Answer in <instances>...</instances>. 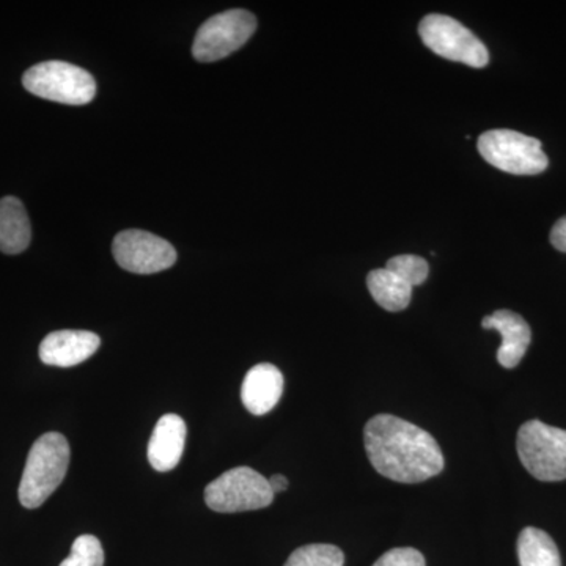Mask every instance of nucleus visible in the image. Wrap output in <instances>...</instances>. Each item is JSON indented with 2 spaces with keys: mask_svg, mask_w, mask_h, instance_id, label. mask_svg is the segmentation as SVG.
I'll return each mask as SVG.
<instances>
[{
  "mask_svg": "<svg viewBox=\"0 0 566 566\" xmlns=\"http://www.w3.org/2000/svg\"><path fill=\"white\" fill-rule=\"evenodd\" d=\"M419 33L424 46L447 61L461 62L472 69H483L490 62L485 44L461 22L446 14L424 17Z\"/></svg>",
  "mask_w": 566,
  "mask_h": 566,
  "instance_id": "0eeeda50",
  "label": "nucleus"
},
{
  "mask_svg": "<svg viewBox=\"0 0 566 566\" xmlns=\"http://www.w3.org/2000/svg\"><path fill=\"white\" fill-rule=\"evenodd\" d=\"M185 420L177 415H166L156 423L148 442V461L158 472H169L180 463L186 446Z\"/></svg>",
  "mask_w": 566,
  "mask_h": 566,
  "instance_id": "f8f14e48",
  "label": "nucleus"
},
{
  "mask_svg": "<svg viewBox=\"0 0 566 566\" xmlns=\"http://www.w3.org/2000/svg\"><path fill=\"white\" fill-rule=\"evenodd\" d=\"M386 270L390 273L398 275L401 281L415 286L422 285L430 274V266H428L427 260L422 256L417 255H397L390 259L386 264Z\"/></svg>",
  "mask_w": 566,
  "mask_h": 566,
  "instance_id": "a211bd4d",
  "label": "nucleus"
},
{
  "mask_svg": "<svg viewBox=\"0 0 566 566\" xmlns=\"http://www.w3.org/2000/svg\"><path fill=\"white\" fill-rule=\"evenodd\" d=\"M517 557L521 566H562L556 543L542 528L526 527L521 532Z\"/></svg>",
  "mask_w": 566,
  "mask_h": 566,
  "instance_id": "dca6fc26",
  "label": "nucleus"
},
{
  "mask_svg": "<svg viewBox=\"0 0 566 566\" xmlns=\"http://www.w3.org/2000/svg\"><path fill=\"white\" fill-rule=\"evenodd\" d=\"M112 253L123 270L134 274L161 273L177 262V251L169 241L144 230L118 233Z\"/></svg>",
  "mask_w": 566,
  "mask_h": 566,
  "instance_id": "1a4fd4ad",
  "label": "nucleus"
},
{
  "mask_svg": "<svg viewBox=\"0 0 566 566\" xmlns=\"http://www.w3.org/2000/svg\"><path fill=\"white\" fill-rule=\"evenodd\" d=\"M374 566H427L422 553L412 547H395L378 558Z\"/></svg>",
  "mask_w": 566,
  "mask_h": 566,
  "instance_id": "aec40b11",
  "label": "nucleus"
},
{
  "mask_svg": "<svg viewBox=\"0 0 566 566\" xmlns=\"http://www.w3.org/2000/svg\"><path fill=\"white\" fill-rule=\"evenodd\" d=\"M102 338L88 331H55L40 345L41 363L52 367H74L98 352Z\"/></svg>",
  "mask_w": 566,
  "mask_h": 566,
  "instance_id": "9d476101",
  "label": "nucleus"
},
{
  "mask_svg": "<svg viewBox=\"0 0 566 566\" xmlns=\"http://www.w3.org/2000/svg\"><path fill=\"white\" fill-rule=\"evenodd\" d=\"M104 551L96 536L81 535L74 539L69 558L61 566H103Z\"/></svg>",
  "mask_w": 566,
  "mask_h": 566,
  "instance_id": "6ab92c4d",
  "label": "nucleus"
},
{
  "mask_svg": "<svg viewBox=\"0 0 566 566\" xmlns=\"http://www.w3.org/2000/svg\"><path fill=\"white\" fill-rule=\"evenodd\" d=\"M273 501L268 479L245 465L223 472L205 488V502L218 513L252 512L266 509Z\"/></svg>",
  "mask_w": 566,
  "mask_h": 566,
  "instance_id": "39448f33",
  "label": "nucleus"
},
{
  "mask_svg": "<svg viewBox=\"0 0 566 566\" xmlns=\"http://www.w3.org/2000/svg\"><path fill=\"white\" fill-rule=\"evenodd\" d=\"M483 329H494L501 334L502 345L497 352L499 364L504 368H515L523 360L532 342V331L523 316L512 311H497L482 322Z\"/></svg>",
  "mask_w": 566,
  "mask_h": 566,
  "instance_id": "9b49d317",
  "label": "nucleus"
},
{
  "mask_svg": "<svg viewBox=\"0 0 566 566\" xmlns=\"http://www.w3.org/2000/svg\"><path fill=\"white\" fill-rule=\"evenodd\" d=\"M368 290L387 312H401L411 303L412 286L389 270H375L367 277Z\"/></svg>",
  "mask_w": 566,
  "mask_h": 566,
  "instance_id": "2eb2a0df",
  "label": "nucleus"
},
{
  "mask_svg": "<svg viewBox=\"0 0 566 566\" xmlns=\"http://www.w3.org/2000/svg\"><path fill=\"white\" fill-rule=\"evenodd\" d=\"M268 482H270V486L271 490H273L274 495L283 493V491H285L290 485L289 479L282 474L271 476V479H268Z\"/></svg>",
  "mask_w": 566,
  "mask_h": 566,
  "instance_id": "4be33fe9",
  "label": "nucleus"
},
{
  "mask_svg": "<svg viewBox=\"0 0 566 566\" xmlns=\"http://www.w3.org/2000/svg\"><path fill=\"white\" fill-rule=\"evenodd\" d=\"M31 240V221L24 205L17 197H3L0 200V252L17 255L29 248Z\"/></svg>",
  "mask_w": 566,
  "mask_h": 566,
  "instance_id": "4468645a",
  "label": "nucleus"
},
{
  "mask_svg": "<svg viewBox=\"0 0 566 566\" xmlns=\"http://www.w3.org/2000/svg\"><path fill=\"white\" fill-rule=\"evenodd\" d=\"M342 549L333 545H307L294 551L285 566H344Z\"/></svg>",
  "mask_w": 566,
  "mask_h": 566,
  "instance_id": "f3484780",
  "label": "nucleus"
},
{
  "mask_svg": "<svg viewBox=\"0 0 566 566\" xmlns=\"http://www.w3.org/2000/svg\"><path fill=\"white\" fill-rule=\"evenodd\" d=\"M283 392V376L273 364H259L245 375L241 400L253 416L273 411Z\"/></svg>",
  "mask_w": 566,
  "mask_h": 566,
  "instance_id": "ddd939ff",
  "label": "nucleus"
},
{
  "mask_svg": "<svg viewBox=\"0 0 566 566\" xmlns=\"http://www.w3.org/2000/svg\"><path fill=\"white\" fill-rule=\"evenodd\" d=\"M70 444L61 433H46L36 439L29 452L20 483V502L33 510L43 505L61 486L70 465Z\"/></svg>",
  "mask_w": 566,
  "mask_h": 566,
  "instance_id": "f03ea898",
  "label": "nucleus"
},
{
  "mask_svg": "<svg viewBox=\"0 0 566 566\" xmlns=\"http://www.w3.org/2000/svg\"><path fill=\"white\" fill-rule=\"evenodd\" d=\"M516 447L521 463L536 480L566 479V430L528 420L517 431Z\"/></svg>",
  "mask_w": 566,
  "mask_h": 566,
  "instance_id": "20e7f679",
  "label": "nucleus"
},
{
  "mask_svg": "<svg viewBox=\"0 0 566 566\" xmlns=\"http://www.w3.org/2000/svg\"><path fill=\"white\" fill-rule=\"evenodd\" d=\"M551 243H553L557 251L566 253V216L565 218L558 219L556 226L553 227Z\"/></svg>",
  "mask_w": 566,
  "mask_h": 566,
  "instance_id": "412c9836",
  "label": "nucleus"
},
{
  "mask_svg": "<svg viewBox=\"0 0 566 566\" xmlns=\"http://www.w3.org/2000/svg\"><path fill=\"white\" fill-rule=\"evenodd\" d=\"M22 84L39 98L69 106H84L96 95V82L88 71L61 61L32 66L22 76Z\"/></svg>",
  "mask_w": 566,
  "mask_h": 566,
  "instance_id": "7ed1b4c3",
  "label": "nucleus"
},
{
  "mask_svg": "<svg viewBox=\"0 0 566 566\" xmlns=\"http://www.w3.org/2000/svg\"><path fill=\"white\" fill-rule=\"evenodd\" d=\"M364 442L378 474L394 482L422 483L444 469V455L433 436L400 417L379 415L368 420Z\"/></svg>",
  "mask_w": 566,
  "mask_h": 566,
  "instance_id": "f257e3e1",
  "label": "nucleus"
},
{
  "mask_svg": "<svg viewBox=\"0 0 566 566\" xmlns=\"http://www.w3.org/2000/svg\"><path fill=\"white\" fill-rule=\"evenodd\" d=\"M480 155L502 172L538 175L547 169V156L542 142L512 129H493L479 137Z\"/></svg>",
  "mask_w": 566,
  "mask_h": 566,
  "instance_id": "423d86ee",
  "label": "nucleus"
},
{
  "mask_svg": "<svg viewBox=\"0 0 566 566\" xmlns=\"http://www.w3.org/2000/svg\"><path fill=\"white\" fill-rule=\"evenodd\" d=\"M256 29L255 17L234 9L205 21L193 40L192 55L199 62H216L243 48Z\"/></svg>",
  "mask_w": 566,
  "mask_h": 566,
  "instance_id": "6e6552de",
  "label": "nucleus"
}]
</instances>
